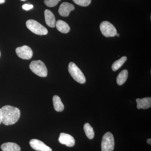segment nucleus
I'll return each instance as SVG.
<instances>
[{"label":"nucleus","mask_w":151,"mask_h":151,"mask_svg":"<svg viewBox=\"0 0 151 151\" xmlns=\"http://www.w3.org/2000/svg\"><path fill=\"white\" fill-rule=\"evenodd\" d=\"M2 123L6 126L13 125L18 121L20 117L19 109L11 105H5L1 108Z\"/></svg>","instance_id":"f257e3e1"},{"label":"nucleus","mask_w":151,"mask_h":151,"mask_svg":"<svg viewBox=\"0 0 151 151\" xmlns=\"http://www.w3.org/2000/svg\"><path fill=\"white\" fill-rule=\"evenodd\" d=\"M68 70L70 76L75 81L80 84H83L86 82V78L81 70L73 62H70L68 66Z\"/></svg>","instance_id":"f03ea898"},{"label":"nucleus","mask_w":151,"mask_h":151,"mask_svg":"<svg viewBox=\"0 0 151 151\" xmlns=\"http://www.w3.org/2000/svg\"><path fill=\"white\" fill-rule=\"evenodd\" d=\"M29 68L35 74L40 77H46L47 75V68L45 63L41 60L32 61L30 64Z\"/></svg>","instance_id":"7ed1b4c3"},{"label":"nucleus","mask_w":151,"mask_h":151,"mask_svg":"<svg viewBox=\"0 0 151 151\" xmlns=\"http://www.w3.org/2000/svg\"><path fill=\"white\" fill-rule=\"evenodd\" d=\"M26 26L32 32L38 35H46L48 33L46 28L35 20H28L26 22Z\"/></svg>","instance_id":"20e7f679"},{"label":"nucleus","mask_w":151,"mask_h":151,"mask_svg":"<svg viewBox=\"0 0 151 151\" xmlns=\"http://www.w3.org/2000/svg\"><path fill=\"white\" fill-rule=\"evenodd\" d=\"M115 147V141L112 133L108 132L103 136L101 144L102 151H113Z\"/></svg>","instance_id":"39448f33"},{"label":"nucleus","mask_w":151,"mask_h":151,"mask_svg":"<svg viewBox=\"0 0 151 151\" xmlns=\"http://www.w3.org/2000/svg\"><path fill=\"white\" fill-rule=\"evenodd\" d=\"M100 29L102 34L106 37H113L117 34V30L114 25L108 21L100 24Z\"/></svg>","instance_id":"423d86ee"},{"label":"nucleus","mask_w":151,"mask_h":151,"mask_svg":"<svg viewBox=\"0 0 151 151\" xmlns=\"http://www.w3.org/2000/svg\"><path fill=\"white\" fill-rule=\"evenodd\" d=\"M16 52L17 55L23 59H30L33 55L32 50L27 45H23L17 47L16 49Z\"/></svg>","instance_id":"0eeeda50"},{"label":"nucleus","mask_w":151,"mask_h":151,"mask_svg":"<svg viewBox=\"0 0 151 151\" xmlns=\"http://www.w3.org/2000/svg\"><path fill=\"white\" fill-rule=\"evenodd\" d=\"M31 147L37 151H52L50 147L39 140L32 139L29 142Z\"/></svg>","instance_id":"6e6552de"},{"label":"nucleus","mask_w":151,"mask_h":151,"mask_svg":"<svg viewBox=\"0 0 151 151\" xmlns=\"http://www.w3.org/2000/svg\"><path fill=\"white\" fill-rule=\"evenodd\" d=\"M58 141L61 144L68 147H73L75 144V139L72 136L64 133L60 134Z\"/></svg>","instance_id":"1a4fd4ad"},{"label":"nucleus","mask_w":151,"mask_h":151,"mask_svg":"<svg viewBox=\"0 0 151 151\" xmlns=\"http://www.w3.org/2000/svg\"><path fill=\"white\" fill-rule=\"evenodd\" d=\"M75 9V7L72 4L68 2H63L60 6L58 13L61 16L67 17L70 12Z\"/></svg>","instance_id":"9d476101"},{"label":"nucleus","mask_w":151,"mask_h":151,"mask_svg":"<svg viewBox=\"0 0 151 151\" xmlns=\"http://www.w3.org/2000/svg\"><path fill=\"white\" fill-rule=\"evenodd\" d=\"M44 15L46 24L50 27H55L56 21L55 17L53 14L49 10L46 9L45 11Z\"/></svg>","instance_id":"9b49d317"},{"label":"nucleus","mask_w":151,"mask_h":151,"mask_svg":"<svg viewBox=\"0 0 151 151\" xmlns=\"http://www.w3.org/2000/svg\"><path fill=\"white\" fill-rule=\"evenodd\" d=\"M137 103V108L138 109L141 108L143 109H147L150 108L151 106V98L150 97H147L142 99L138 98L136 100Z\"/></svg>","instance_id":"f8f14e48"},{"label":"nucleus","mask_w":151,"mask_h":151,"mask_svg":"<svg viewBox=\"0 0 151 151\" xmlns=\"http://www.w3.org/2000/svg\"><path fill=\"white\" fill-rule=\"evenodd\" d=\"M57 29L62 33L66 34L69 32L70 30V27L69 25L66 22L58 20L55 23Z\"/></svg>","instance_id":"ddd939ff"},{"label":"nucleus","mask_w":151,"mask_h":151,"mask_svg":"<svg viewBox=\"0 0 151 151\" xmlns=\"http://www.w3.org/2000/svg\"><path fill=\"white\" fill-rule=\"evenodd\" d=\"M3 151H21V148L16 143L7 142L4 143L1 146Z\"/></svg>","instance_id":"4468645a"},{"label":"nucleus","mask_w":151,"mask_h":151,"mask_svg":"<svg viewBox=\"0 0 151 151\" xmlns=\"http://www.w3.org/2000/svg\"><path fill=\"white\" fill-rule=\"evenodd\" d=\"M55 110L57 112H62L64 109V106L59 96L55 95L52 98Z\"/></svg>","instance_id":"2eb2a0df"},{"label":"nucleus","mask_w":151,"mask_h":151,"mask_svg":"<svg viewBox=\"0 0 151 151\" xmlns=\"http://www.w3.org/2000/svg\"><path fill=\"white\" fill-rule=\"evenodd\" d=\"M128 76V71L127 70H124L119 73L116 79L117 84L119 85H123L127 81Z\"/></svg>","instance_id":"dca6fc26"},{"label":"nucleus","mask_w":151,"mask_h":151,"mask_svg":"<svg viewBox=\"0 0 151 151\" xmlns=\"http://www.w3.org/2000/svg\"><path fill=\"white\" fill-rule=\"evenodd\" d=\"M127 57L124 56L122 57L118 60H116L115 62L113 63V64H112V70L114 71L118 70L120 68L122 67L123 64H124V63L127 61Z\"/></svg>","instance_id":"f3484780"},{"label":"nucleus","mask_w":151,"mask_h":151,"mask_svg":"<svg viewBox=\"0 0 151 151\" xmlns=\"http://www.w3.org/2000/svg\"><path fill=\"white\" fill-rule=\"evenodd\" d=\"M84 129L86 137L88 139H93L94 137V132L93 128L90 126V124L88 123L84 124Z\"/></svg>","instance_id":"a211bd4d"},{"label":"nucleus","mask_w":151,"mask_h":151,"mask_svg":"<svg viewBox=\"0 0 151 151\" xmlns=\"http://www.w3.org/2000/svg\"><path fill=\"white\" fill-rule=\"evenodd\" d=\"M73 2L81 6L86 7L90 5L92 0H73Z\"/></svg>","instance_id":"6ab92c4d"},{"label":"nucleus","mask_w":151,"mask_h":151,"mask_svg":"<svg viewBox=\"0 0 151 151\" xmlns=\"http://www.w3.org/2000/svg\"><path fill=\"white\" fill-rule=\"evenodd\" d=\"M61 0H44V3L47 6L53 7L58 4Z\"/></svg>","instance_id":"aec40b11"},{"label":"nucleus","mask_w":151,"mask_h":151,"mask_svg":"<svg viewBox=\"0 0 151 151\" xmlns=\"http://www.w3.org/2000/svg\"><path fill=\"white\" fill-rule=\"evenodd\" d=\"M33 8V6L32 4H25L22 6V8L25 10L28 11L32 9Z\"/></svg>","instance_id":"412c9836"},{"label":"nucleus","mask_w":151,"mask_h":151,"mask_svg":"<svg viewBox=\"0 0 151 151\" xmlns=\"http://www.w3.org/2000/svg\"><path fill=\"white\" fill-rule=\"evenodd\" d=\"M2 122V115H1V109L0 108V124H1Z\"/></svg>","instance_id":"4be33fe9"},{"label":"nucleus","mask_w":151,"mask_h":151,"mask_svg":"<svg viewBox=\"0 0 151 151\" xmlns=\"http://www.w3.org/2000/svg\"><path fill=\"white\" fill-rule=\"evenodd\" d=\"M147 143L148 144H149V145H151V139H148L147 140Z\"/></svg>","instance_id":"5701e85b"},{"label":"nucleus","mask_w":151,"mask_h":151,"mask_svg":"<svg viewBox=\"0 0 151 151\" xmlns=\"http://www.w3.org/2000/svg\"><path fill=\"white\" fill-rule=\"evenodd\" d=\"M5 0H0V4H3L5 3Z\"/></svg>","instance_id":"b1692460"},{"label":"nucleus","mask_w":151,"mask_h":151,"mask_svg":"<svg viewBox=\"0 0 151 151\" xmlns=\"http://www.w3.org/2000/svg\"><path fill=\"white\" fill-rule=\"evenodd\" d=\"M117 36V37H119V36H120V35H119V34L117 33V34H116V35Z\"/></svg>","instance_id":"393cba45"},{"label":"nucleus","mask_w":151,"mask_h":151,"mask_svg":"<svg viewBox=\"0 0 151 151\" xmlns=\"http://www.w3.org/2000/svg\"><path fill=\"white\" fill-rule=\"evenodd\" d=\"M21 1H25V0H21Z\"/></svg>","instance_id":"a878e982"},{"label":"nucleus","mask_w":151,"mask_h":151,"mask_svg":"<svg viewBox=\"0 0 151 151\" xmlns=\"http://www.w3.org/2000/svg\"><path fill=\"white\" fill-rule=\"evenodd\" d=\"M0 56H1V52H0Z\"/></svg>","instance_id":"bb28decb"}]
</instances>
